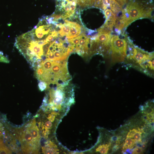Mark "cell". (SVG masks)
Masks as SVG:
<instances>
[{
  "mask_svg": "<svg viewBox=\"0 0 154 154\" xmlns=\"http://www.w3.org/2000/svg\"><path fill=\"white\" fill-rule=\"evenodd\" d=\"M147 147V145L145 143L143 144L141 146V148L143 150L145 149Z\"/></svg>",
  "mask_w": 154,
  "mask_h": 154,
  "instance_id": "cell-21",
  "label": "cell"
},
{
  "mask_svg": "<svg viewBox=\"0 0 154 154\" xmlns=\"http://www.w3.org/2000/svg\"><path fill=\"white\" fill-rule=\"evenodd\" d=\"M124 62L130 67L149 76L153 77V52H149L145 51L130 43Z\"/></svg>",
  "mask_w": 154,
  "mask_h": 154,
  "instance_id": "cell-2",
  "label": "cell"
},
{
  "mask_svg": "<svg viewBox=\"0 0 154 154\" xmlns=\"http://www.w3.org/2000/svg\"><path fill=\"white\" fill-rule=\"evenodd\" d=\"M153 114H147V117L148 119H153Z\"/></svg>",
  "mask_w": 154,
  "mask_h": 154,
  "instance_id": "cell-20",
  "label": "cell"
},
{
  "mask_svg": "<svg viewBox=\"0 0 154 154\" xmlns=\"http://www.w3.org/2000/svg\"><path fill=\"white\" fill-rule=\"evenodd\" d=\"M70 28L69 32L66 38L68 39L75 37L81 32V27L76 23L70 21Z\"/></svg>",
  "mask_w": 154,
  "mask_h": 154,
  "instance_id": "cell-6",
  "label": "cell"
},
{
  "mask_svg": "<svg viewBox=\"0 0 154 154\" xmlns=\"http://www.w3.org/2000/svg\"><path fill=\"white\" fill-rule=\"evenodd\" d=\"M26 126V129L31 134L35 142L39 146L40 136L38 129L36 124L35 119L33 120Z\"/></svg>",
  "mask_w": 154,
  "mask_h": 154,
  "instance_id": "cell-5",
  "label": "cell"
},
{
  "mask_svg": "<svg viewBox=\"0 0 154 154\" xmlns=\"http://www.w3.org/2000/svg\"><path fill=\"white\" fill-rule=\"evenodd\" d=\"M81 36L80 35L76 38L68 39L69 42L74 47V48L76 46L78 45Z\"/></svg>",
  "mask_w": 154,
  "mask_h": 154,
  "instance_id": "cell-11",
  "label": "cell"
},
{
  "mask_svg": "<svg viewBox=\"0 0 154 154\" xmlns=\"http://www.w3.org/2000/svg\"><path fill=\"white\" fill-rule=\"evenodd\" d=\"M128 0H116V1L119 4L122 6L126 4Z\"/></svg>",
  "mask_w": 154,
  "mask_h": 154,
  "instance_id": "cell-18",
  "label": "cell"
},
{
  "mask_svg": "<svg viewBox=\"0 0 154 154\" xmlns=\"http://www.w3.org/2000/svg\"><path fill=\"white\" fill-rule=\"evenodd\" d=\"M152 10L150 8L145 9L137 2L131 1L122 11V15L125 21V27L137 19L150 17Z\"/></svg>",
  "mask_w": 154,
  "mask_h": 154,
  "instance_id": "cell-3",
  "label": "cell"
},
{
  "mask_svg": "<svg viewBox=\"0 0 154 154\" xmlns=\"http://www.w3.org/2000/svg\"><path fill=\"white\" fill-rule=\"evenodd\" d=\"M39 81L38 86L39 90L41 91H43L46 90L47 88V83L43 81Z\"/></svg>",
  "mask_w": 154,
  "mask_h": 154,
  "instance_id": "cell-12",
  "label": "cell"
},
{
  "mask_svg": "<svg viewBox=\"0 0 154 154\" xmlns=\"http://www.w3.org/2000/svg\"><path fill=\"white\" fill-rule=\"evenodd\" d=\"M110 144L100 145L96 149V152H99L101 154H107L109 149Z\"/></svg>",
  "mask_w": 154,
  "mask_h": 154,
  "instance_id": "cell-9",
  "label": "cell"
},
{
  "mask_svg": "<svg viewBox=\"0 0 154 154\" xmlns=\"http://www.w3.org/2000/svg\"><path fill=\"white\" fill-rule=\"evenodd\" d=\"M96 0H82L80 6L82 7H91L94 3Z\"/></svg>",
  "mask_w": 154,
  "mask_h": 154,
  "instance_id": "cell-10",
  "label": "cell"
},
{
  "mask_svg": "<svg viewBox=\"0 0 154 154\" xmlns=\"http://www.w3.org/2000/svg\"><path fill=\"white\" fill-rule=\"evenodd\" d=\"M143 153V150L141 148L139 147H137L135 148L133 150L132 154H142Z\"/></svg>",
  "mask_w": 154,
  "mask_h": 154,
  "instance_id": "cell-16",
  "label": "cell"
},
{
  "mask_svg": "<svg viewBox=\"0 0 154 154\" xmlns=\"http://www.w3.org/2000/svg\"><path fill=\"white\" fill-rule=\"evenodd\" d=\"M110 43L112 62L115 63L124 62L128 54L129 44L127 41L114 35L111 37Z\"/></svg>",
  "mask_w": 154,
  "mask_h": 154,
  "instance_id": "cell-4",
  "label": "cell"
},
{
  "mask_svg": "<svg viewBox=\"0 0 154 154\" xmlns=\"http://www.w3.org/2000/svg\"><path fill=\"white\" fill-rule=\"evenodd\" d=\"M153 109L151 107H148L146 110V113L147 114H153Z\"/></svg>",
  "mask_w": 154,
  "mask_h": 154,
  "instance_id": "cell-19",
  "label": "cell"
},
{
  "mask_svg": "<svg viewBox=\"0 0 154 154\" xmlns=\"http://www.w3.org/2000/svg\"><path fill=\"white\" fill-rule=\"evenodd\" d=\"M141 129H138V131L134 135L133 137L136 141L138 142H141V137L142 130Z\"/></svg>",
  "mask_w": 154,
  "mask_h": 154,
  "instance_id": "cell-13",
  "label": "cell"
},
{
  "mask_svg": "<svg viewBox=\"0 0 154 154\" xmlns=\"http://www.w3.org/2000/svg\"><path fill=\"white\" fill-rule=\"evenodd\" d=\"M74 86L68 84L53 87L48 89L49 98L46 106L50 111H59L64 116L75 102Z\"/></svg>",
  "mask_w": 154,
  "mask_h": 154,
  "instance_id": "cell-1",
  "label": "cell"
},
{
  "mask_svg": "<svg viewBox=\"0 0 154 154\" xmlns=\"http://www.w3.org/2000/svg\"><path fill=\"white\" fill-rule=\"evenodd\" d=\"M52 125L51 121H46L45 123V127L48 129H51Z\"/></svg>",
  "mask_w": 154,
  "mask_h": 154,
  "instance_id": "cell-17",
  "label": "cell"
},
{
  "mask_svg": "<svg viewBox=\"0 0 154 154\" xmlns=\"http://www.w3.org/2000/svg\"><path fill=\"white\" fill-rule=\"evenodd\" d=\"M0 62L8 63L9 60L8 59L3 55V53L0 51Z\"/></svg>",
  "mask_w": 154,
  "mask_h": 154,
  "instance_id": "cell-14",
  "label": "cell"
},
{
  "mask_svg": "<svg viewBox=\"0 0 154 154\" xmlns=\"http://www.w3.org/2000/svg\"><path fill=\"white\" fill-rule=\"evenodd\" d=\"M110 7L113 13L116 15L122 10L121 6L116 0H110Z\"/></svg>",
  "mask_w": 154,
  "mask_h": 154,
  "instance_id": "cell-7",
  "label": "cell"
},
{
  "mask_svg": "<svg viewBox=\"0 0 154 154\" xmlns=\"http://www.w3.org/2000/svg\"><path fill=\"white\" fill-rule=\"evenodd\" d=\"M136 141L130 138L127 137L125 140V143L123 146V149L132 148L135 145Z\"/></svg>",
  "mask_w": 154,
  "mask_h": 154,
  "instance_id": "cell-8",
  "label": "cell"
},
{
  "mask_svg": "<svg viewBox=\"0 0 154 154\" xmlns=\"http://www.w3.org/2000/svg\"><path fill=\"white\" fill-rule=\"evenodd\" d=\"M3 132L2 130L0 128V137L2 135Z\"/></svg>",
  "mask_w": 154,
  "mask_h": 154,
  "instance_id": "cell-22",
  "label": "cell"
},
{
  "mask_svg": "<svg viewBox=\"0 0 154 154\" xmlns=\"http://www.w3.org/2000/svg\"><path fill=\"white\" fill-rule=\"evenodd\" d=\"M137 131L138 130L135 129L130 130L127 134V137L128 138L133 137L134 135Z\"/></svg>",
  "mask_w": 154,
  "mask_h": 154,
  "instance_id": "cell-15",
  "label": "cell"
}]
</instances>
